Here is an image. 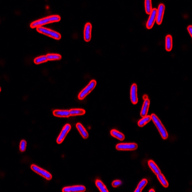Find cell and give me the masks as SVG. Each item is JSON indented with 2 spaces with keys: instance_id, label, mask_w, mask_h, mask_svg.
<instances>
[{
  "instance_id": "1",
  "label": "cell",
  "mask_w": 192,
  "mask_h": 192,
  "mask_svg": "<svg viewBox=\"0 0 192 192\" xmlns=\"http://www.w3.org/2000/svg\"><path fill=\"white\" fill-rule=\"evenodd\" d=\"M61 17L58 15H52L34 21L30 24L31 28H38L51 23L56 22L60 21Z\"/></svg>"
},
{
  "instance_id": "2",
  "label": "cell",
  "mask_w": 192,
  "mask_h": 192,
  "mask_svg": "<svg viewBox=\"0 0 192 192\" xmlns=\"http://www.w3.org/2000/svg\"><path fill=\"white\" fill-rule=\"evenodd\" d=\"M151 118L153 123H154L155 126L157 127V129L159 131L162 138L164 140L167 139L168 137V133L159 118L155 114H152Z\"/></svg>"
},
{
  "instance_id": "3",
  "label": "cell",
  "mask_w": 192,
  "mask_h": 192,
  "mask_svg": "<svg viewBox=\"0 0 192 192\" xmlns=\"http://www.w3.org/2000/svg\"><path fill=\"white\" fill-rule=\"evenodd\" d=\"M97 85V82L95 80H92L86 88L83 89L79 94L78 98L79 100H83L94 89Z\"/></svg>"
},
{
  "instance_id": "4",
  "label": "cell",
  "mask_w": 192,
  "mask_h": 192,
  "mask_svg": "<svg viewBox=\"0 0 192 192\" xmlns=\"http://www.w3.org/2000/svg\"><path fill=\"white\" fill-rule=\"evenodd\" d=\"M37 30L39 33L48 36L49 37H51L55 39L59 40L61 38V35L60 33L50 29L44 28L43 26L38 27L37 28Z\"/></svg>"
},
{
  "instance_id": "5",
  "label": "cell",
  "mask_w": 192,
  "mask_h": 192,
  "mask_svg": "<svg viewBox=\"0 0 192 192\" xmlns=\"http://www.w3.org/2000/svg\"><path fill=\"white\" fill-rule=\"evenodd\" d=\"M31 169L32 171L37 173L38 174L41 175L48 180H51L52 179V175L48 171H46L44 169L38 167L36 165H32L31 166Z\"/></svg>"
},
{
  "instance_id": "6",
  "label": "cell",
  "mask_w": 192,
  "mask_h": 192,
  "mask_svg": "<svg viewBox=\"0 0 192 192\" xmlns=\"http://www.w3.org/2000/svg\"><path fill=\"white\" fill-rule=\"evenodd\" d=\"M138 145L136 143H120L117 145L116 148L118 150L133 151L137 149Z\"/></svg>"
},
{
  "instance_id": "7",
  "label": "cell",
  "mask_w": 192,
  "mask_h": 192,
  "mask_svg": "<svg viewBox=\"0 0 192 192\" xmlns=\"http://www.w3.org/2000/svg\"><path fill=\"white\" fill-rule=\"evenodd\" d=\"M71 129V126L70 124H66L64 126L59 136L57 139L56 141L58 144H61V143L63 142L64 139L66 138L67 135L70 131Z\"/></svg>"
},
{
  "instance_id": "8",
  "label": "cell",
  "mask_w": 192,
  "mask_h": 192,
  "mask_svg": "<svg viewBox=\"0 0 192 192\" xmlns=\"http://www.w3.org/2000/svg\"><path fill=\"white\" fill-rule=\"evenodd\" d=\"M157 9L154 8L152 11L151 13L149 14V18L146 24V27L148 29H152L157 19Z\"/></svg>"
},
{
  "instance_id": "9",
  "label": "cell",
  "mask_w": 192,
  "mask_h": 192,
  "mask_svg": "<svg viewBox=\"0 0 192 192\" xmlns=\"http://www.w3.org/2000/svg\"><path fill=\"white\" fill-rule=\"evenodd\" d=\"M165 9V7L164 4H159L158 9H157V19H156V22L158 25H161L162 23V20L163 19Z\"/></svg>"
},
{
  "instance_id": "10",
  "label": "cell",
  "mask_w": 192,
  "mask_h": 192,
  "mask_svg": "<svg viewBox=\"0 0 192 192\" xmlns=\"http://www.w3.org/2000/svg\"><path fill=\"white\" fill-rule=\"evenodd\" d=\"M130 99L133 104H136L138 102L137 98V86L136 84H133L130 90Z\"/></svg>"
},
{
  "instance_id": "11",
  "label": "cell",
  "mask_w": 192,
  "mask_h": 192,
  "mask_svg": "<svg viewBox=\"0 0 192 192\" xmlns=\"http://www.w3.org/2000/svg\"><path fill=\"white\" fill-rule=\"evenodd\" d=\"M92 25L90 23H87L84 28V38L86 42H89L91 38Z\"/></svg>"
},
{
  "instance_id": "12",
  "label": "cell",
  "mask_w": 192,
  "mask_h": 192,
  "mask_svg": "<svg viewBox=\"0 0 192 192\" xmlns=\"http://www.w3.org/2000/svg\"><path fill=\"white\" fill-rule=\"evenodd\" d=\"M86 191V187L83 186H75L64 187L62 190L64 192H81Z\"/></svg>"
},
{
  "instance_id": "13",
  "label": "cell",
  "mask_w": 192,
  "mask_h": 192,
  "mask_svg": "<svg viewBox=\"0 0 192 192\" xmlns=\"http://www.w3.org/2000/svg\"><path fill=\"white\" fill-rule=\"evenodd\" d=\"M150 105V101L148 98L144 99V102L141 109L140 115L142 117L146 116L148 114V111Z\"/></svg>"
},
{
  "instance_id": "14",
  "label": "cell",
  "mask_w": 192,
  "mask_h": 192,
  "mask_svg": "<svg viewBox=\"0 0 192 192\" xmlns=\"http://www.w3.org/2000/svg\"><path fill=\"white\" fill-rule=\"evenodd\" d=\"M54 116L58 117L67 118L70 116L69 111L68 110H54L53 111Z\"/></svg>"
},
{
  "instance_id": "15",
  "label": "cell",
  "mask_w": 192,
  "mask_h": 192,
  "mask_svg": "<svg viewBox=\"0 0 192 192\" xmlns=\"http://www.w3.org/2000/svg\"><path fill=\"white\" fill-rule=\"evenodd\" d=\"M76 127L83 138L84 139L88 138L89 135L82 124H81V123H77V124H76Z\"/></svg>"
},
{
  "instance_id": "16",
  "label": "cell",
  "mask_w": 192,
  "mask_h": 192,
  "mask_svg": "<svg viewBox=\"0 0 192 192\" xmlns=\"http://www.w3.org/2000/svg\"><path fill=\"white\" fill-rule=\"evenodd\" d=\"M148 165L150 169H151L152 171L156 175H158V174L161 173V170L154 161L152 160H149L148 161Z\"/></svg>"
},
{
  "instance_id": "17",
  "label": "cell",
  "mask_w": 192,
  "mask_h": 192,
  "mask_svg": "<svg viewBox=\"0 0 192 192\" xmlns=\"http://www.w3.org/2000/svg\"><path fill=\"white\" fill-rule=\"evenodd\" d=\"M173 48V38L170 35H168L165 40V49L167 51H171Z\"/></svg>"
},
{
  "instance_id": "18",
  "label": "cell",
  "mask_w": 192,
  "mask_h": 192,
  "mask_svg": "<svg viewBox=\"0 0 192 192\" xmlns=\"http://www.w3.org/2000/svg\"><path fill=\"white\" fill-rule=\"evenodd\" d=\"M111 135L113 137L119 139L121 141H123L125 138V136L122 133L117 131L116 130L113 129L111 131Z\"/></svg>"
},
{
  "instance_id": "19",
  "label": "cell",
  "mask_w": 192,
  "mask_h": 192,
  "mask_svg": "<svg viewBox=\"0 0 192 192\" xmlns=\"http://www.w3.org/2000/svg\"><path fill=\"white\" fill-rule=\"evenodd\" d=\"M71 116H77L85 114L86 111L82 108H72L69 110Z\"/></svg>"
},
{
  "instance_id": "20",
  "label": "cell",
  "mask_w": 192,
  "mask_h": 192,
  "mask_svg": "<svg viewBox=\"0 0 192 192\" xmlns=\"http://www.w3.org/2000/svg\"><path fill=\"white\" fill-rule=\"evenodd\" d=\"M151 120V116L149 115H146V116L142 117V118L138 122V125L139 127H143L145 126L146 124H147L148 123H149L150 121Z\"/></svg>"
},
{
  "instance_id": "21",
  "label": "cell",
  "mask_w": 192,
  "mask_h": 192,
  "mask_svg": "<svg viewBox=\"0 0 192 192\" xmlns=\"http://www.w3.org/2000/svg\"><path fill=\"white\" fill-rule=\"evenodd\" d=\"M96 185L98 188L99 191L101 192H108L107 188L105 184L101 180H97L96 181Z\"/></svg>"
},
{
  "instance_id": "22",
  "label": "cell",
  "mask_w": 192,
  "mask_h": 192,
  "mask_svg": "<svg viewBox=\"0 0 192 192\" xmlns=\"http://www.w3.org/2000/svg\"><path fill=\"white\" fill-rule=\"evenodd\" d=\"M157 176L158 179L161 183V184H162L164 187H166V188L168 187V186H169L168 182H167V181L166 180L164 176L161 173L158 174V175H157Z\"/></svg>"
},
{
  "instance_id": "23",
  "label": "cell",
  "mask_w": 192,
  "mask_h": 192,
  "mask_svg": "<svg viewBox=\"0 0 192 192\" xmlns=\"http://www.w3.org/2000/svg\"><path fill=\"white\" fill-rule=\"evenodd\" d=\"M148 183V180L146 179H143L141 181V182L139 183L137 186V187L135 190V192H140L142 191L144 187H145L146 184Z\"/></svg>"
},
{
  "instance_id": "24",
  "label": "cell",
  "mask_w": 192,
  "mask_h": 192,
  "mask_svg": "<svg viewBox=\"0 0 192 192\" xmlns=\"http://www.w3.org/2000/svg\"><path fill=\"white\" fill-rule=\"evenodd\" d=\"M145 6L146 13L150 14L153 10L152 6V1L151 0H146L145 1Z\"/></svg>"
},
{
  "instance_id": "25",
  "label": "cell",
  "mask_w": 192,
  "mask_h": 192,
  "mask_svg": "<svg viewBox=\"0 0 192 192\" xmlns=\"http://www.w3.org/2000/svg\"><path fill=\"white\" fill-rule=\"evenodd\" d=\"M46 56L48 61L59 60L61 59V55L58 54H49Z\"/></svg>"
},
{
  "instance_id": "26",
  "label": "cell",
  "mask_w": 192,
  "mask_h": 192,
  "mask_svg": "<svg viewBox=\"0 0 192 192\" xmlns=\"http://www.w3.org/2000/svg\"><path fill=\"white\" fill-rule=\"evenodd\" d=\"M48 61L46 55H43L38 57L34 59V63L37 64H41V63H45Z\"/></svg>"
},
{
  "instance_id": "27",
  "label": "cell",
  "mask_w": 192,
  "mask_h": 192,
  "mask_svg": "<svg viewBox=\"0 0 192 192\" xmlns=\"http://www.w3.org/2000/svg\"><path fill=\"white\" fill-rule=\"evenodd\" d=\"M26 142L24 140H21L20 143V150L21 152H24L26 149Z\"/></svg>"
},
{
  "instance_id": "28",
  "label": "cell",
  "mask_w": 192,
  "mask_h": 192,
  "mask_svg": "<svg viewBox=\"0 0 192 192\" xmlns=\"http://www.w3.org/2000/svg\"><path fill=\"white\" fill-rule=\"evenodd\" d=\"M122 184V182L120 180H115L112 183V186L113 187H117Z\"/></svg>"
},
{
  "instance_id": "29",
  "label": "cell",
  "mask_w": 192,
  "mask_h": 192,
  "mask_svg": "<svg viewBox=\"0 0 192 192\" xmlns=\"http://www.w3.org/2000/svg\"><path fill=\"white\" fill-rule=\"evenodd\" d=\"M187 30L190 34V35L191 36V37H192V26L191 25H190L187 27Z\"/></svg>"
},
{
  "instance_id": "30",
  "label": "cell",
  "mask_w": 192,
  "mask_h": 192,
  "mask_svg": "<svg viewBox=\"0 0 192 192\" xmlns=\"http://www.w3.org/2000/svg\"><path fill=\"white\" fill-rule=\"evenodd\" d=\"M143 98H144V99H146V98H148V96L144 95V97H143Z\"/></svg>"
},
{
  "instance_id": "31",
  "label": "cell",
  "mask_w": 192,
  "mask_h": 192,
  "mask_svg": "<svg viewBox=\"0 0 192 192\" xmlns=\"http://www.w3.org/2000/svg\"><path fill=\"white\" fill-rule=\"evenodd\" d=\"M149 192H155V191L153 189H152L150 190L149 191Z\"/></svg>"
}]
</instances>
